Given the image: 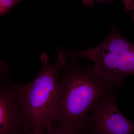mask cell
I'll return each instance as SVG.
<instances>
[{"mask_svg":"<svg viewBox=\"0 0 134 134\" xmlns=\"http://www.w3.org/2000/svg\"><path fill=\"white\" fill-rule=\"evenodd\" d=\"M53 129L77 134L86 133L90 111L116 87L98 74L93 66L68 62L61 71Z\"/></svg>","mask_w":134,"mask_h":134,"instance_id":"cell-1","label":"cell"},{"mask_svg":"<svg viewBox=\"0 0 134 134\" xmlns=\"http://www.w3.org/2000/svg\"><path fill=\"white\" fill-rule=\"evenodd\" d=\"M83 3L85 5L91 6L93 3V0H83Z\"/></svg>","mask_w":134,"mask_h":134,"instance_id":"cell-9","label":"cell"},{"mask_svg":"<svg viewBox=\"0 0 134 134\" xmlns=\"http://www.w3.org/2000/svg\"><path fill=\"white\" fill-rule=\"evenodd\" d=\"M57 62L52 65L46 53L40 56L41 66L36 78L26 84H17V90L26 118L25 133L46 132L52 128L58 80L68 62V52L59 48Z\"/></svg>","mask_w":134,"mask_h":134,"instance_id":"cell-2","label":"cell"},{"mask_svg":"<svg viewBox=\"0 0 134 134\" xmlns=\"http://www.w3.org/2000/svg\"><path fill=\"white\" fill-rule=\"evenodd\" d=\"M22 0H0V15L7 14L12 8Z\"/></svg>","mask_w":134,"mask_h":134,"instance_id":"cell-6","label":"cell"},{"mask_svg":"<svg viewBox=\"0 0 134 134\" xmlns=\"http://www.w3.org/2000/svg\"><path fill=\"white\" fill-rule=\"evenodd\" d=\"M117 91L98 100L89 115L86 132L90 134H132L134 122L119 110L117 104Z\"/></svg>","mask_w":134,"mask_h":134,"instance_id":"cell-5","label":"cell"},{"mask_svg":"<svg viewBox=\"0 0 134 134\" xmlns=\"http://www.w3.org/2000/svg\"><path fill=\"white\" fill-rule=\"evenodd\" d=\"M24 134H46V132L43 131L41 132H36L32 131L29 133H25Z\"/></svg>","mask_w":134,"mask_h":134,"instance_id":"cell-10","label":"cell"},{"mask_svg":"<svg viewBox=\"0 0 134 134\" xmlns=\"http://www.w3.org/2000/svg\"><path fill=\"white\" fill-rule=\"evenodd\" d=\"M68 53L72 60L85 58L93 61L96 73L118 88L122 86L127 77L134 75V44L124 38L114 26L100 44Z\"/></svg>","mask_w":134,"mask_h":134,"instance_id":"cell-3","label":"cell"},{"mask_svg":"<svg viewBox=\"0 0 134 134\" xmlns=\"http://www.w3.org/2000/svg\"><path fill=\"white\" fill-rule=\"evenodd\" d=\"M132 18H133V21H134V10L132 12Z\"/></svg>","mask_w":134,"mask_h":134,"instance_id":"cell-11","label":"cell"},{"mask_svg":"<svg viewBox=\"0 0 134 134\" xmlns=\"http://www.w3.org/2000/svg\"><path fill=\"white\" fill-rule=\"evenodd\" d=\"M84 134H88L86 133H84Z\"/></svg>","mask_w":134,"mask_h":134,"instance_id":"cell-12","label":"cell"},{"mask_svg":"<svg viewBox=\"0 0 134 134\" xmlns=\"http://www.w3.org/2000/svg\"><path fill=\"white\" fill-rule=\"evenodd\" d=\"M26 118L17 90V84L8 76L7 66L1 61L0 134H24Z\"/></svg>","mask_w":134,"mask_h":134,"instance_id":"cell-4","label":"cell"},{"mask_svg":"<svg viewBox=\"0 0 134 134\" xmlns=\"http://www.w3.org/2000/svg\"><path fill=\"white\" fill-rule=\"evenodd\" d=\"M125 6V12H132L134 10V0H122Z\"/></svg>","mask_w":134,"mask_h":134,"instance_id":"cell-7","label":"cell"},{"mask_svg":"<svg viewBox=\"0 0 134 134\" xmlns=\"http://www.w3.org/2000/svg\"><path fill=\"white\" fill-rule=\"evenodd\" d=\"M46 134H77L69 132H63L50 129L46 131Z\"/></svg>","mask_w":134,"mask_h":134,"instance_id":"cell-8","label":"cell"}]
</instances>
